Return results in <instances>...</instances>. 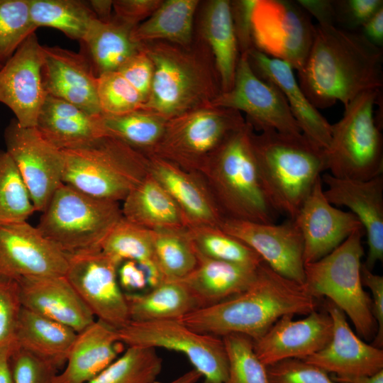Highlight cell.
I'll use <instances>...</instances> for the list:
<instances>
[{"label": "cell", "instance_id": "1", "mask_svg": "<svg viewBox=\"0 0 383 383\" xmlns=\"http://www.w3.org/2000/svg\"><path fill=\"white\" fill-rule=\"evenodd\" d=\"M382 63L383 49L359 31L317 24L298 82L317 109L337 101L345 106L365 91L382 89Z\"/></svg>", "mask_w": 383, "mask_h": 383}, {"label": "cell", "instance_id": "2", "mask_svg": "<svg viewBox=\"0 0 383 383\" xmlns=\"http://www.w3.org/2000/svg\"><path fill=\"white\" fill-rule=\"evenodd\" d=\"M318 304V299L304 284L282 276L262 261L245 290L178 320L201 333L220 338L237 333L255 340L282 316L307 315Z\"/></svg>", "mask_w": 383, "mask_h": 383}, {"label": "cell", "instance_id": "3", "mask_svg": "<svg viewBox=\"0 0 383 383\" xmlns=\"http://www.w3.org/2000/svg\"><path fill=\"white\" fill-rule=\"evenodd\" d=\"M252 145L265 194L279 214L294 218L321 173L326 170L324 149L303 133L275 130L252 133Z\"/></svg>", "mask_w": 383, "mask_h": 383}, {"label": "cell", "instance_id": "4", "mask_svg": "<svg viewBox=\"0 0 383 383\" xmlns=\"http://www.w3.org/2000/svg\"><path fill=\"white\" fill-rule=\"evenodd\" d=\"M139 48L154 68L150 94L140 109L168 120L210 104L221 93L216 67L187 47L155 41Z\"/></svg>", "mask_w": 383, "mask_h": 383}, {"label": "cell", "instance_id": "5", "mask_svg": "<svg viewBox=\"0 0 383 383\" xmlns=\"http://www.w3.org/2000/svg\"><path fill=\"white\" fill-rule=\"evenodd\" d=\"M252 132L248 122L233 131L199 174L224 218L274 223L279 213L262 187L252 145Z\"/></svg>", "mask_w": 383, "mask_h": 383}, {"label": "cell", "instance_id": "6", "mask_svg": "<svg viewBox=\"0 0 383 383\" xmlns=\"http://www.w3.org/2000/svg\"><path fill=\"white\" fill-rule=\"evenodd\" d=\"M63 152V183L100 199L123 201L150 173L148 155L111 137Z\"/></svg>", "mask_w": 383, "mask_h": 383}, {"label": "cell", "instance_id": "7", "mask_svg": "<svg viewBox=\"0 0 383 383\" xmlns=\"http://www.w3.org/2000/svg\"><path fill=\"white\" fill-rule=\"evenodd\" d=\"M364 229L353 232L321 259L304 265V286L314 296H326L350 318L357 333L366 340L374 338L377 323L372 301L361 281Z\"/></svg>", "mask_w": 383, "mask_h": 383}, {"label": "cell", "instance_id": "8", "mask_svg": "<svg viewBox=\"0 0 383 383\" xmlns=\"http://www.w3.org/2000/svg\"><path fill=\"white\" fill-rule=\"evenodd\" d=\"M381 90L365 91L345 106L343 117L332 125L325 150L326 170L342 179L368 180L383 172L382 126L375 117Z\"/></svg>", "mask_w": 383, "mask_h": 383}, {"label": "cell", "instance_id": "9", "mask_svg": "<svg viewBox=\"0 0 383 383\" xmlns=\"http://www.w3.org/2000/svg\"><path fill=\"white\" fill-rule=\"evenodd\" d=\"M37 228L67 253L98 248L123 216L119 202L62 184L42 212Z\"/></svg>", "mask_w": 383, "mask_h": 383}, {"label": "cell", "instance_id": "10", "mask_svg": "<svg viewBox=\"0 0 383 383\" xmlns=\"http://www.w3.org/2000/svg\"><path fill=\"white\" fill-rule=\"evenodd\" d=\"M245 123L238 111L203 106L167 120L161 138L148 155L200 174L227 138Z\"/></svg>", "mask_w": 383, "mask_h": 383}, {"label": "cell", "instance_id": "11", "mask_svg": "<svg viewBox=\"0 0 383 383\" xmlns=\"http://www.w3.org/2000/svg\"><path fill=\"white\" fill-rule=\"evenodd\" d=\"M120 341L127 346L165 348L182 353L204 383H224L228 360L222 338L196 332L179 320L131 321L117 330Z\"/></svg>", "mask_w": 383, "mask_h": 383}, {"label": "cell", "instance_id": "12", "mask_svg": "<svg viewBox=\"0 0 383 383\" xmlns=\"http://www.w3.org/2000/svg\"><path fill=\"white\" fill-rule=\"evenodd\" d=\"M314 28L310 16L296 1L256 0L252 15L254 48L287 62L297 72L306 62Z\"/></svg>", "mask_w": 383, "mask_h": 383}, {"label": "cell", "instance_id": "13", "mask_svg": "<svg viewBox=\"0 0 383 383\" xmlns=\"http://www.w3.org/2000/svg\"><path fill=\"white\" fill-rule=\"evenodd\" d=\"M121 263L92 248L68 253L65 277L96 319L119 330L130 321L126 294L118 280Z\"/></svg>", "mask_w": 383, "mask_h": 383}, {"label": "cell", "instance_id": "14", "mask_svg": "<svg viewBox=\"0 0 383 383\" xmlns=\"http://www.w3.org/2000/svg\"><path fill=\"white\" fill-rule=\"evenodd\" d=\"M214 106L243 111L253 129L302 133L281 91L258 77L247 53L240 55L232 88L221 92L211 103Z\"/></svg>", "mask_w": 383, "mask_h": 383}, {"label": "cell", "instance_id": "15", "mask_svg": "<svg viewBox=\"0 0 383 383\" xmlns=\"http://www.w3.org/2000/svg\"><path fill=\"white\" fill-rule=\"evenodd\" d=\"M6 151L16 165L35 211L43 212L63 184V150L45 140L35 127L12 119L4 131Z\"/></svg>", "mask_w": 383, "mask_h": 383}, {"label": "cell", "instance_id": "16", "mask_svg": "<svg viewBox=\"0 0 383 383\" xmlns=\"http://www.w3.org/2000/svg\"><path fill=\"white\" fill-rule=\"evenodd\" d=\"M219 228L256 252L282 276L304 284V240L294 218L280 224L224 218Z\"/></svg>", "mask_w": 383, "mask_h": 383}, {"label": "cell", "instance_id": "17", "mask_svg": "<svg viewBox=\"0 0 383 383\" xmlns=\"http://www.w3.org/2000/svg\"><path fill=\"white\" fill-rule=\"evenodd\" d=\"M68 253L27 221L0 225V276L25 277L65 275Z\"/></svg>", "mask_w": 383, "mask_h": 383}, {"label": "cell", "instance_id": "18", "mask_svg": "<svg viewBox=\"0 0 383 383\" xmlns=\"http://www.w3.org/2000/svg\"><path fill=\"white\" fill-rule=\"evenodd\" d=\"M43 46L35 33L31 34L0 69V102L25 128L36 126L47 96L42 77Z\"/></svg>", "mask_w": 383, "mask_h": 383}, {"label": "cell", "instance_id": "19", "mask_svg": "<svg viewBox=\"0 0 383 383\" xmlns=\"http://www.w3.org/2000/svg\"><path fill=\"white\" fill-rule=\"evenodd\" d=\"M304 318H279L262 335L253 340L255 352L267 367L288 359H305L330 341L333 321L329 313L317 309Z\"/></svg>", "mask_w": 383, "mask_h": 383}, {"label": "cell", "instance_id": "20", "mask_svg": "<svg viewBox=\"0 0 383 383\" xmlns=\"http://www.w3.org/2000/svg\"><path fill=\"white\" fill-rule=\"evenodd\" d=\"M294 219L303 237L305 265L328 255L353 232L363 229L353 213L337 209L328 201L321 177Z\"/></svg>", "mask_w": 383, "mask_h": 383}, {"label": "cell", "instance_id": "21", "mask_svg": "<svg viewBox=\"0 0 383 383\" xmlns=\"http://www.w3.org/2000/svg\"><path fill=\"white\" fill-rule=\"evenodd\" d=\"M324 194L333 206H345L359 220L367 235V255L364 265L372 270L383 260V177L368 180L338 178L324 174Z\"/></svg>", "mask_w": 383, "mask_h": 383}, {"label": "cell", "instance_id": "22", "mask_svg": "<svg viewBox=\"0 0 383 383\" xmlns=\"http://www.w3.org/2000/svg\"><path fill=\"white\" fill-rule=\"evenodd\" d=\"M42 77L47 95L66 101L90 115L101 114L98 77L82 52L57 46H43Z\"/></svg>", "mask_w": 383, "mask_h": 383}, {"label": "cell", "instance_id": "23", "mask_svg": "<svg viewBox=\"0 0 383 383\" xmlns=\"http://www.w3.org/2000/svg\"><path fill=\"white\" fill-rule=\"evenodd\" d=\"M326 311L333 321L332 336L328 344L303 359L335 376L371 375L383 370V351L362 340L350 328L346 315L331 301Z\"/></svg>", "mask_w": 383, "mask_h": 383}, {"label": "cell", "instance_id": "24", "mask_svg": "<svg viewBox=\"0 0 383 383\" xmlns=\"http://www.w3.org/2000/svg\"><path fill=\"white\" fill-rule=\"evenodd\" d=\"M22 306L79 333L96 318L65 275L17 280Z\"/></svg>", "mask_w": 383, "mask_h": 383}, {"label": "cell", "instance_id": "25", "mask_svg": "<svg viewBox=\"0 0 383 383\" xmlns=\"http://www.w3.org/2000/svg\"><path fill=\"white\" fill-rule=\"evenodd\" d=\"M148 157L150 174L177 204L187 228H219L224 216L203 177L158 157Z\"/></svg>", "mask_w": 383, "mask_h": 383}, {"label": "cell", "instance_id": "26", "mask_svg": "<svg viewBox=\"0 0 383 383\" xmlns=\"http://www.w3.org/2000/svg\"><path fill=\"white\" fill-rule=\"evenodd\" d=\"M248 54L255 74L275 85L285 97L290 111L301 133L318 147L326 150L331 140L332 125L311 103L296 79L292 67L255 48Z\"/></svg>", "mask_w": 383, "mask_h": 383}, {"label": "cell", "instance_id": "27", "mask_svg": "<svg viewBox=\"0 0 383 383\" xmlns=\"http://www.w3.org/2000/svg\"><path fill=\"white\" fill-rule=\"evenodd\" d=\"M117 330L96 319L77 333L57 383H87L123 352Z\"/></svg>", "mask_w": 383, "mask_h": 383}, {"label": "cell", "instance_id": "28", "mask_svg": "<svg viewBox=\"0 0 383 383\" xmlns=\"http://www.w3.org/2000/svg\"><path fill=\"white\" fill-rule=\"evenodd\" d=\"M196 256V267L179 281L190 292L199 308L217 304L243 292L256 277L258 267L213 260L198 253Z\"/></svg>", "mask_w": 383, "mask_h": 383}, {"label": "cell", "instance_id": "29", "mask_svg": "<svg viewBox=\"0 0 383 383\" xmlns=\"http://www.w3.org/2000/svg\"><path fill=\"white\" fill-rule=\"evenodd\" d=\"M98 116L90 115L66 101L47 95L35 128L56 148L62 150L77 149L101 137Z\"/></svg>", "mask_w": 383, "mask_h": 383}, {"label": "cell", "instance_id": "30", "mask_svg": "<svg viewBox=\"0 0 383 383\" xmlns=\"http://www.w3.org/2000/svg\"><path fill=\"white\" fill-rule=\"evenodd\" d=\"M121 211L126 220L151 231L187 228L177 204L150 173L123 201Z\"/></svg>", "mask_w": 383, "mask_h": 383}, {"label": "cell", "instance_id": "31", "mask_svg": "<svg viewBox=\"0 0 383 383\" xmlns=\"http://www.w3.org/2000/svg\"><path fill=\"white\" fill-rule=\"evenodd\" d=\"M77 333L72 328L22 307L15 343L52 365L64 367Z\"/></svg>", "mask_w": 383, "mask_h": 383}, {"label": "cell", "instance_id": "32", "mask_svg": "<svg viewBox=\"0 0 383 383\" xmlns=\"http://www.w3.org/2000/svg\"><path fill=\"white\" fill-rule=\"evenodd\" d=\"M133 28L113 16L104 22L95 18L80 41L82 53L86 56L96 77L116 71L139 50V45L131 38Z\"/></svg>", "mask_w": 383, "mask_h": 383}, {"label": "cell", "instance_id": "33", "mask_svg": "<svg viewBox=\"0 0 383 383\" xmlns=\"http://www.w3.org/2000/svg\"><path fill=\"white\" fill-rule=\"evenodd\" d=\"M203 31L213 56L221 92L228 91L233 87L240 55L230 1L209 2L204 16Z\"/></svg>", "mask_w": 383, "mask_h": 383}, {"label": "cell", "instance_id": "34", "mask_svg": "<svg viewBox=\"0 0 383 383\" xmlns=\"http://www.w3.org/2000/svg\"><path fill=\"white\" fill-rule=\"evenodd\" d=\"M154 232L123 216L113 225L98 248L119 263L136 262L146 274L151 288L164 281L154 256Z\"/></svg>", "mask_w": 383, "mask_h": 383}, {"label": "cell", "instance_id": "35", "mask_svg": "<svg viewBox=\"0 0 383 383\" xmlns=\"http://www.w3.org/2000/svg\"><path fill=\"white\" fill-rule=\"evenodd\" d=\"M199 3L196 0L162 1L148 18L131 30V40L138 45L165 41L188 47Z\"/></svg>", "mask_w": 383, "mask_h": 383}, {"label": "cell", "instance_id": "36", "mask_svg": "<svg viewBox=\"0 0 383 383\" xmlns=\"http://www.w3.org/2000/svg\"><path fill=\"white\" fill-rule=\"evenodd\" d=\"M131 321L178 320L199 308L179 280H165L145 294H126Z\"/></svg>", "mask_w": 383, "mask_h": 383}, {"label": "cell", "instance_id": "37", "mask_svg": "<svg viewBox=\"0 0 383 383\" xmlns=\"http://www.w3.org/2000/svg\"><path fill=\"white\" fill-rule=\"evenodd\" d=\"M167 120L143 109L120 115L100 114L97 126L101 137L119 140L148 155L159 142Z\"/></svg>", "mask_w": 383, "mask_h": 383}, {"label": "cell", "instance_id": "38", "mask_svg": "<svg viewBox=\"0 0 383 383\" xmlns=\"http://www.w3.org/2000/svg\"><path fill=\"white\" fill-rule=\"evenodd\" d=\"M34 25L57 29L79 42L96 18L88 1L79 0H30Z\"/></svg>", "mask_w": 383, "mask_h": 383}, {"label": "cell", "instance_id": "39", "mask_svg": "<svg viewBox=\"0 0 383 383\" xmlns=\"http://www.w3.org/2000/svg\"><path fill=\"white\" fill-rule=\"evenodd\" d=\"M162 369L156 349L128 346L114 361L87 383H155Z\"/></svg>", "mask_w": 383, "mask_h": 383}, {"label": "cell", "instance_id": "40", "mask_svg": "<svg viewBox=\"0 0 383 383\" xmlns=\"http://www.w3.org/2000/svg\"><path fill=\"white\" fill-rule=\"evenodd\" d=\"M187 233L196 252L206 257L253 267L262 262L252 248L218 227L190 226Z\"/></svg>", "mask_w": 383, "mask_h": 383}, {"label": "cell", "instance_id": "41", "mask_svg": "<svg viewBox=\"0 0 383 383\" xmlns=\"http://www.w3.org/2000/svg\"><path fill=\"white\" fill-rule=\"evenodd\" d=\"M153 232L155 260L164 280H179L194 270L198 260L187 228Z\"/></svg>", "mask_w": 383, "mask_h": 383}, {"label": "cell", "instance_id": "42", "mask_svg": "<svg viewBox=\"0 0 383 383\" xmlns=\"http://www.w3.org/2000/svg\"><path fill=\"white\" fill-rule=\"evenodd\" d=\"M35 211L16 165L6 150H0V225L27 221Z\"/></svg>", "mask_w": 383, "mask_h": 383}, {"label": "cell", "instance_id": "43", "mask_svg": "<svg viewBox=\"0 0 383 383\" xmlns=\"http://www.w3.org/2000/svg\"><path fill=\"white\" fill-rule=\"evenodd\" d=\"M222 340L228 365L224 383H270L267 367L257 356L252 338L233 333Z\"/></svg>", "mask_w": 383, "mask_h": 383}, {"label": "cell", "instance_id": "44", "mask_svg": "<svg viewBox=\"0 0 383 383\" xmlns=\"http://www.w3.org/2000/svg\"><path fill=\"white\" fill-rule=\"evenodd\" d=\"M36 29L30 0H0V63L3 65Z\"/></svg>", "mask_w": 383, "mask_h": 383}, {"label": "cell", "instance_id": "45", "mask_svg": "<svg viewBox=\"0 0 383 383\" xmlns=\"http://www.w3.org/2000/svg\"><path fill=\"white\" fill-rule=\"evenodd\" d=\"M97 95L101 114L120 115L140 109L143 96L118 72L98 77Z\"/></svg>", "mask_w": 383, "mask_h": 383}, {"label": "cell", "instance_id": "46", "mask_svg": "<svg viewBox=\"0 0 383 383\" xmlns=\"http://www.w3.org/2000/svg\"><path fill=\"white\" fill-rule=\"evenodd\" d=\"M22 307L17 281L0 276V350L15 348Z\"/></svg>", "mask_w": 383, "mask_h": 383}, {"label": "cell", "instance_id": "47", "mask_svg": "<svg viewBox=\"0 0 383 383\" xmlns=\"http://www.w3.org/2000/svg\"><path fill=\"white\" fill-rule=\"evenodd\" d=\"M270 383H342L331 378L328 372L301 359L284 360L269 366Z\"/></svg>", "mask_w": 383, "mask_h": 383}, {"label": "cell", "instance_id": "48", "mask_svg": "<svg viewBox=\"0 0 383 383\" xmlns=\"http://www.w3.org/2000/svg\"><path fill=\"white\" fill-rule=\"evenodd\" d=\"M10 362L13 383H57L59 370L22 348L13 349Z\"/></svg>", "mask_w": 383, "mask_h": 383}, {"label": "cell", "instance_id": "49", "mask_svg": "<svg viewBox=\"0 0 383 383\" xmlns=\"http://www.w3.org/2000/svg\"><path fill=\"white\" fill-rule=\"evenodd\" d=\"M335 11V26L357 31L379 9L383 7L382 0L333 1Z\"/></svg>", "mask_w": 383, "mask_h": 383}, {"label": "cell", "instance_id": "50", "mask_svg": "<svg viewBox=\"0 0 383 383\" xmlns=\"http://www.w3.org/2000/svg\"><path fill=\"white\" fill-rule=\"evenodd\" d=\"M116 71L146 101L150 94L154 72L153 65L149 57L139 48V50L128 58Z\"/></svg>", "mask_w": 383, "mask_h": 383}, {"label": "cell", "instance_id": "51", "mask_svg": "<svg viewBox=\"0 0 383 383\" xmlns=\"http://www.w3.org/2000/svg\"><path fill=\"white\" fill-rule=\"evenodd\" d=\"M256 0L231 1L234 29L240 54L255 48L252 38V15Z\"/></svg>", "mask_w": 383, "mask_h": 383}, {"label": "cell", "instance_id": "52", "mask_svg": "<svg viewBox=\"0 0 383 383\" xmlns=\"http://www.w3.org/2000/svg\"><path fill=\"white\" fill-rule=\"evenodd\" d=\"M162 2L161 0H115L113 1V17L134 28L148 18Z\"/></svg>", "mask_w": 383, "mask_h": 383}, {"label": "cell", "instance_id": "53", "mask_svg": "<svg viewBox=\"0 0 383 383\" xmlns=\"http://www.w3.org/2000/svg\"><path fill=\"white\" fill-rule=\"evenodd\" d=\"M360 276L362 285L370 289L372 296V313L377 323V333L374 338V346L382 348L383 345V277L374 274L363 263L361 265Z\"/></svg>", "mask_w": 383, "mask_h": 383}, {"label": "cell", "instance_id": "54", "mask_svg": "<svg viewBox=\"0 0 383 383\" xmlns=\"http://www.w3.org/2000/svg\"><path fill=\"white\" fill-rule=\"evenodd\" d=\"M117 274L122 290L135 292L148 286L145 272L135 261L122 262L118 267Z\"/></svg>", "mask_w": 383, "mask_h": 383}, {"label": "cell", "instance_id": "55", "mask_svg": "<svg viewBox=\"0 0 383 383\" xmlns=\"http://www.w3.org/2000/svg\"><path fill=\"white\" fill-rule=\"evenodd\" d=\"M296 3L309 15L318 21V25L335 26V11L333 1L298 0Z\"/></svg>", "mask_w": 383, "mask_h": 383}, {"label": "cell", "instance_id": "56", "mask_svg": "<svg viewBox=\"0 0 383 383\" xmlns=\"http://www.w3.org/2000/svg\"><path fill=\"white\" fill-rule=\"evenodd\" d=\"M359 31L370 43L382 48L383 7L379 9L360 28Z\"/></svg>", "mask_w": 383, "mask_h": 383}, {"label": "cell", "instance_id": "57", "mask_svg": "<svg viewBox=\"0 0 383 383\" xmlns=\"http://www.w3.org/2000/svg\"><path fill=\"white\" fill-rule=\"evenodd\" d=\"M90 8L99 21L107 22L111 20L113 1L110 0H91L88 1Z\"/></svg>", "mask_w": 383, "mask_h": 383}, {"label": "cell", "instance_id": "58", "mask_svg": "<svg viewBox=\"0 0 383 383\" xmlns=\"http://www.w3.org/2000/svg\"><path fill=\"white\" fill-rule=\"evenodd\" d=\"M12 350L11 348L0 350V383H13L10 362Z\"/></svg>", "mask_w": 383, "mask_h": 383}, {"label": "cell", "instance_id": "59", "mask_svg": "<svg viewBox=\"0 0 383 383\" xmlns=\"http://www.w3.org/2000/svg\"><path fill=\"white\" fill-rule=\"evenodd\" d=\"M333 379L342 383H383V370L371 375L335 376Z\"/></svg>", "mask_w": 383, "mask_h": 383}, {"label": "cell", "instance_id": "60", "mask_svg": "<svg viewBox=\"0 0 383 383\" xmlns=\"http://www.w3.org/2000/svg\"><path fill=\"white\" fill-rule=\"evenodd\" d=\"M201 377V374L193 368L167 383H197Z\"/></svg>", "mask_w": 383, "mask_h": 383}, {"label": "cell", "instance_id": "61", "mask_svg": "<svg viewBox=\"0 0 383 383\" xmlns=\"http://www.w3.org/2000/svg\"><path fill=\"white\" fill-rule=\"evenodd\" d=\"M1 67H2V65L0 63V69L1 68Z\"/></svg>", "mask_w": 383, "mask_h": 383}]
</instances>
